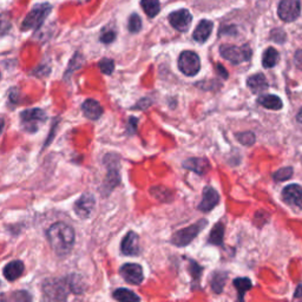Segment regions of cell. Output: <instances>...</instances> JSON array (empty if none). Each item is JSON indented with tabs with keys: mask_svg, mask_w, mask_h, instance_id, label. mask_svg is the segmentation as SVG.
<instances>
[{
	"mask_svg": "<svg viewBox=\"0 0 302 302\" xmlns=\"http://www.w3.org/2000/svg\"><path fill=\"white\" fill-rule=\"evenodd\" d=\"M280 59V54L278 50H275L274 47H268L267 50L263 52V57H262V65L265 69L274 68Z\"/></svg>",
	"mask_w": 302,
	"mask_h": 302,
	"instance_id": "7402d4cb",
	"label": "cell"
},
{
	"mask_svg": "<svg viewBox=\"0 0 302 302\" xmlns=\"http://www.w3.org/2000/svg\"><path fill=\"white\" fill-rule=\"evenodd\" d=\"M183 168L198 175H205L207 172H209L210 164L206 158H188L183 162Z\"/></svg>",
	"mask_w": 302,
	"mask_h": 302,
	"instance_id": "ffe728a7",
	"label": "cell"
},
{
	"mask_svg": "<svg viewBox=\"0 0 302 302\" xmlns=\"http://www.w3.org/2000/svg\"><path fill=\"white\" fill-rule=\"evenodd\" d=\"M52 6L49 3L38 4L32 9L25 19L21 23V31H30V30H37L43 25L44 21L49 16Z\"/></svg>",
	"mask_w": 302,
	"mask_h": 302,
	"instance_id": "3957f363",
	"label": "cell"
},
{
	"mask_svg": "<svg viewBox=\"0 0 302 302\" xmlns=\"http://www.w3.org/2000/svg\"><path fill=\"white\" fill-rule=\"evenodd\" d=\"M215 69H216L217 74L220 75L222 78H223V79H227L228 78V71L225 70V69L223 66H222L221 64H217L216 66H215Z\"/></svg>",
	"mask_w": 302,
	"mask_h": 302,
	"instance_id": "f35d334b",
	"label": "cell"
},
{
	"mask_svg": "<svg viewBox=\"0 0 302 302\" xmlns=\"http://www.w3.org/2000/svg\"><path fill=\"white\" fill-rule=\"evenodd\" d=\"M220 54L225 60L238 65L243 63V61H248L252 58L253 51L249 45H222L220 47Z\"/></svg>",
	"mask_w": 302,
	"mask_h": 302,
	"instance_id": "8992f818",
	"label": "cell"
},
{
	"mask_svg": "<svg viewBox=\"0 0 302 302\" xmlns=\"http://www.w3.org/2000/svg\"><path fill=\"white\" fill-rule=\"evenodd\" d=\"M236 140H238L240 143L242 145H247V147H249V145H253L255 143V135H254L252 131H246V132H240V133H236L235 135Z\"/></svg>",
	"mask_w": 302,
	"mask_h": 302,
	"instance_id": "83f0119b",
	"label": "cell"
},
{
	"mask_svg": "<svg viewBox=\"0 0 302 302\" xmlns=\"http://www.w3.org/2000/svg\"><path fill=\"white\" fill-rule=\"evenodd\" d=\"M271 39L279 44L285 43L286 42V32L281 30V28H275V30L272 31Z\"/></svg>",
	"mask_w": 302,
	"mask_h": 302,
	"instance_id": "e575fe53",
	"label": "cell"
},
{
	"mask_svg": "<svg viewBox=\"0 0 302 302\" xmlns=\"http://www.w3.org/2000/svg\"><path fill=\"white\" fill-rule=\"evenodd\" d=\"M4 125H5V123H4V119L0 118V135H2V132H3Z\"/></svg>",
	"mask_w": 302,
	"mask_h": 302,
	"instance_id": "b9f144b4",
	"label": "cell"
},
{
	"mask_svg": "<svg viewBox=\"0 0 302 302\" xmlns=\"http://www.w3.org/2000/svg\"><path fill=\"white\" fill-rule=\"evenodd\" d=\"M293 173H294L293 168H290V166H286V168L279 169L278 172H275L274 174H273V178H274V181H276V182H283V181L289 180V178L293 176Z\"/></svg>",
	"mask_w": 302,
	"mask_h": 302,
	"instance_id": "f1b7e54d",
	"label": "cell"
},
{
	"mask_svg": "<svg viewBox=\"0 0 302 302\" xmlns=\"http://www.w3.org/2000/svg\"><path fill=\"white\" fill-rule=\"evenodd\" d=\"M0 300H14V301H30L31 296L27 292H16L11 293V296H6L5 294L0 295Z\"/></svg>",
	"mask_w": 302,
	"mask_h": 302,
	"instance_id": "1f68e13d",
	"label": "cell"
},
{
	"mask_svg": "<svg viewBox=\"0 0 302 302\" xmlns=\"http://www.w3.org/2000/svg\"><path fill=\"white\" fill-rule=\"evenodd\" d=\"M257 103H259L261 107L269 109V110H281L283 107L281 98L275 96V94H261V96L257 98Z\"/></svg>",
	"mask_w": 302,
	"mask_h": 302,
	"instance_id": "44dd1931",
	"label": "cell"
},
{
	"mask_svg": "<svg viewBox=\"0 0 302 302\" xmlns=\"http://www.w3.org/2000/svg\"><path fill=\"white\" fill-rule=\"evenodd\" d=\"M94 206H96V199L94 196L90 192H85L76 201L74 206V210L79 218H87L92 214Z\"/></svg>",
	"mask_w": 302,
	"mask_h": 302,
	"instance_id": "8fae6325",
	"label": "cell"
},
{
	"mask_svg": "<svg viewBox=\"0 0 302 302\" xmlns=\"http://www.w3.org/2000/svg\"><path fill=\"white\" fill-rule=\"evenodd\" d=\"M25 271V265L21 261L19 260H14L9 262L4 268V276H5L6 280L9 281H16L17 279H19L21 275L24 274Z\"/></svg>",
	"mask_w": 302,
	"mask_h": 302,
	"instance_id": "ac0fdd59",
	"label": "cell"
},
{
	"mask_svg": "<svg viewBox=\"0 0 302 302\" xmlns=\"http://www.w3.org/2000/svg\"><path fill=\"white\" fill-rule=\"evenodd\" d=\"M232 283H234V287L239 293V300L241 301L245 297L246 293L253 287V283L248 278H238L232 281Z\"/></svg>",
	"mask_w": 302,
	"mask_h": 302,
	"instance_id": "484cf974",
	"label": "cell"
},
{
	"mask_svg": "<svg viewBox=\"0 0 302 302\" xmlns=\"http://www.w3.org/2000/svg\"><path fill=\"white\" fill-rule=\"evenodd\" d=\"M294 63H295L297 69L302 70V50H299L295 52V56H294Z\"/></svg>",
	"mask_w": 302,
	"mask_h": 302,
	"instance_id": "74e56055",
	"label": "cell"
},
{
	"mask_svg": "<svg viewBox=\"0 0 302 302\" xmlns=\"http://www.w3.org/2000/svg\"><path fill=\"white\" fill-rule=\"evenodd\" d=\"M278 13L280 19L290 23L300 17L301 6L299 0H281L279 4Z\"/></svg>",
	"mask_w": 302,
	"mask_h": 302,
	"instance_id": "ba28073f",
	"label": "cell"
},
{
	"mask_svg": "<svg viewBox=\"0 0 302 302\" xmlns=\"http://www.w3.org/2000/svg\"><path fill=\"white\" fill-rule=\"evenodd\" d=\"M51 248L58 256H66L75 245V230L64 222H56L46 231Z\"/></svg>",
	"mask_w": 302,
	"mask_h": 302,
	"instance_id": "6da1fadb",
	"label": "cell"
},
{
	"mask_svg": "<svg viewBox=\"0 0 302 302\" xmlns=\"http://www.w3.org/2000/svg\"><path fill=\"white\" fill-rule=\"evenodd\" d=\"M82 111L85 115V117L91 119V121H97L103 115V108H102L99 102L92 99V98L83 102Z\"/></svg>",
	"mask_w": 302,
	"mask_h": 302,
	"instance_id": "9a60e30c",
	"label": "cell"
},
{
	"mask_svg": "<svg viewBox=\"0 0 302 302\" xmlns=\"http://www.w3.org/2000/svg\"><path fill=\"white\" fill-rule=\"evenodd\" d=\"M296 119H297V122L302 123V109H301V110L299 111V114H297V116H296Z\"/></svg>",
	"mask_w": 302,
	"mask_h": 302,
	"instance_id": "60d3db41",
	"label": "cell"
},
{
	"mask_svg": "<svg viewBox=\"0 0 302 302\" xmlns=\"http://www.w3.org/2000/svg\"><path fill=\"white\" fill-rule=\"evenodd\" d=\"M11 25L10 21L7 20L5 16H0V36H4L7 33V31L10 30Z\"/></svg>",
	"mask_w": 302,
	"mask_h": 302,
	"instance_id": "d590c367",
	"label": "cell"
},
{
	"mask_svg": "<svg viewBox=\"0 0 302 302\" xmlns=\"http://www.w3.org/2000/svg\"><path fill=\"white\" fill-rule=\"evenodd\" d=\"M247 85H248L250 91L255 94L263 93L264 91L269 87L268 81L265 79L264 75H262V74H256V75L250 76V77L247 79Z\"/></svg>",
	"mask_w": 302,
	"mask_h": 302,
	"instance_id": "d6986e66",
	"label": "cell"
},
{
	"mask_svg": "<svg viewBox=\"0 0 302 302\" xmlns=\"http://www.w3.org/2000/svg\"><path fill=\"white\" fill-rule=\"evenodd\" d=\"M119 273L130 285H141L144 280L143 268L138 263H124L119 269Z\"/></svg>",
	"mask_w": 302,
	"mask_h": 302,
	"instance_id": "9c48e42d",
	"label": "cell"
},
{
	"mask_svg": "<svg viewBox=\"0 0 302 302\" xmlns=\"http://www.w3.org/2000/svg\"><path fill=\"white\" fill-rule=\"evenodd\" d=\"M282 199L287 205L295 206L302 209V187L299 184H290L282 190Z\"/></svg>",
	"mask_w": 302,
	"mask_h": 302,
	"instance_id": "7c38bea8",
	"label": "cell"
},
{
	"mask_svg": "<svg viewBox=\"0 0 302 302\" xmlns=\"http://www.w3.org/2000/svg\"><path fill=\"white\" fill-rule=\"evenodd\" d=\"M223 236H224V225L218 222L214 225L213 230L210 231L208 243L215 246H222L223 245Z\"/></svg>",
	"mask_w": 302,
	"mask_h": 302,
	"instance_id": "603a6c76",
	"label": "cell"
},
{
	"mask_svg": "<svg viewBox=\"0 0 302 302\" xmlns=\"http://www.w3.org/2000/svg\"><path fill=\"white\" fill-rule=\"evenodd\" d=\"M213 28H214L213 21L203 19L199 21L197 26H196L194 33H192V38H194V41H196L197 43H206L210 37V35H212Z\"/></svg>",
	"mask_w": 302,
	"mask_h": 302,
	"instance_id": "e0dca14e",
	"label": "cell"
},
{
	"mask_svg": "<svg viewBox=\"0 0 302 302\" xmlns=\"http://www.w3.org/2000/svg\"><path fill=\"white\" fill-rule=\"evenodd\" d=\"M128 28H129V31L131 32V33H137V32L141 31L142 19H141V17L138 16L137 13H132L129 17Z\"/></svg>",
	"mask_w": 302,
	"mask_h": 302,
	"instance_id": "f546056e",
	"label": "cell"
},
{
	"mask_svg": "<svg viewBox=\"0 0 302 302\" xmlns=\"http://www.w3.org/2000/svg\"><path fill=\"white\" fill-rule=\"evenodd\" d=\"M137 125H138V119L136 117H130L129 118V123H128V132L129 135H133L137 130Z\"/></svg>",
	"mask_w": 302,
	"mask_h": 302,
	"instance_id": "8d00e7d4",
	"label": "cell"
},
{
	"mask_svg": "<svg viewBox=\"0 0 302 302\" xmlns=\"http://www.w3.org/2000/svg\"><path fill=\"white\" fill-rule=\"evenodd\" d=\"M178 69L188 77L197 75L201 70V60L198 54L192 51H183L178 58Z\"/></svg>",
	"mask_w": 302,
	"mask_h": 302,
	"instance_id": "52a82bcc",
	"label": "cell"
},
{
	"mask_svg": "<svg viewBox=\"0 0 302 302\" xmlns=\"http://www.w3.org/2000/svg\"><path fill=\"white\" fill-rule=\"evenodd\" d=\"M294 297H295V299H297V297H302V282L300 283L299 287L296 288L295 294H294Z\"/></svg>",
	"mask_w": 302,
	"mask_h": 302,
	"instance_id": "ab89813d",
	"label": "cell"
},
{
	"mask_svg": "<svg viewBox=\"0 0 302 302\" xmlns=\"http://www.w3.org/2000/svg\"><path fill=\"white\" fill-rule=\"evenodd\" d=\"M112 297L117 301L122 302H131V301H140L141 297L136 295L132 290L126 289V288H118L116 289L114 294H112Z\"/></svg>",
	"mask_w": 302,
	"mask_h": 302,
	"instance_id": "cb8c5ba5",
	"label": "cell"
},
{
	"mask_svg": "<svg viewBox=\"0 0 302 302\" xmlns=\"http://www.w3.org/2000/svg\"><path fill=\"white\" fill-rule=\"evenodd\" d=\"M220 202V195L212 187H206L203 190L202 201L198 205V210H201L203 213H208L210 210H213Z\"/></svg>",
	"mask_w": 302,
	"mask_h": 302,
	"instance_id": "4fadbf2b",
	"label": "cell"
},
{
	"mask_svg": "<svg viewBox=\"0 0 302 302\" xmlns=\"http://www.w3.org/2000/svg\"><path fill=\"white\" fill-rule=\"evenodd\" d=\"M169 21L175 30L180 32H187L191 25L192 16L188 10L181 9L174 11V12L169 14Z\"/></svg>",
	"mask_w": 302,
	"mask_h": 302,
	"instance_id": "30bf717a",
	"label": "cell"
},
{
	"mask_svg": "<svg viewBox=\"0 0 302 302\" xmlns=\"http://www.w3.org/2000/svg\"><path fill=\"white\" fill-rule=\"evenodd\" d=\"M107 157L109 158V161L110 162H109V165H108V176L105 178L104 189H107L108 192H110L112 189L119 183V172H117L118 170L117 159H116V162H112L111 155H108Z\"/></svg>",
	"mask_w": 302,
	"mask_h": 302,
	"instance_id": "2e32d148",
	"label": "cell"
},
{
	"mask_svg": "<svg viewBox=\"0 0 302 302\" xmlns=\"http://www.w3.org/2000/svg\"><path fill=\"white\" fill-rule=\"evenodd\" d=\"M190 265H189V272H190V274L192 276V279H194V281L197 282L199 278H201V273H202V267L201 265H198V263H196L195 261L190 260Z\"/></svg>",
	"mask_w": 302,
	"mask_h": 302,
	"instance_id": "836d02e7",
	"label": "cell"
},
{
	"mask_svg": "<svg viewBox=\"0 0 302 302\" xmlns=\"http://www.w3.org/2000/svg\"><path fill=\"white\" fill-rule=\"evenodd\" d=\"M141 5L144 12L147 13V16L150 18L156 17L159 13V11H161L159 0H142Z\"/></svg>",
	"mask_w": 302,
	"mask_h": 302,
	"instance_id": "d4e9b609",
	"label": "cell"
},
{
	"mask_svg": "<svg viewBox=\"0 0 302 302\" xmlns=\"http://www.w3.org/2000/svg\"><path fill=\"white\" fill-rule=\"evenodd\" d=\"M46 114L42 109H28L20 114V123L23 128L28 133H36L41 126L46 122Z\"/></svg>",
	"mask_w": 302,
	"mask_h": 302,
	"instance_id": "5b68a950",
	"label": "cell"
},
{
	"mask_svg": "<svg viewBox=\"0 0 302 302\" xmlns=\"http://www.w3.org/2000/svg\"><path fill=\"white\" fill-rule=\"evenodd\" d=\"M208 221L207 220H199L196 223L189 225L187 228L180 229V230L175 232L172 238V243L177 247H185L189 243H191L196 239L199 232L207 227Z\"/></svg>",
	"mask_w": 302,
	"mask_h": 302,
	"instance_id": "277c9868",
	"label": "cell"
},
{
	"mask_svg": "<svg viewBox=\"0 0 302 302\" xmlns=\"http://www.w3.org/2000/svg\"><path fill=\"white\" fill-rule=\"evenodd\" d=\"M228 279V274L224 272H216L214 273L212 278V289L215 294H221L223 290L224 283Z\"/></svg>",
	"mask_w": 302,
	"mask_h": 302,
	"instance_id": "4316f807",
	"label": "cell"
},
{
	"mask_svg": "<svg viewBox=\"0 0 302 302\" xmlns=\"http://www.w3.org/2000/svg\"><path fill=\"white\" fill-rule=\"evenodd\" d=\"M121 252L123 255L135 256L140 253V243H138V235L133 231H129L124 236L121 243Z\"/></svg>",
	"mask_w": 302,
	"mask_h": 302,
	"instance_id": "5bb4252c",
	"label": "cell"
},
{
	"mask_svg": "<svg viewBox=\"0 0 302 302\" xmlns=\"http://www.w3.org/2000/svg\"><path fill=\"white\" fill-rule=\"evenodd\" d=\"M99 39L102 43L110 44L116 39V32L114 30H111V28H104V30L102 31Z\"/></svg>",
	"mask_w": 302,
	"mask_h": 302,
	"instance_id": "d6a6232c",
	"label": "cell"
},
{
	"mask_svg": "<svg viewBox=\"0 0 302 302\" xmlns=\"http://www.w3.org/2000/svg\"><path fill=\"white\" fill-rule=\"evenodd\" d=\"M68 287H71L75 290V282L72 279H50L44 282V299L46 300H66L69 290Z\"/></svg>",
	"mask_w": 302,
	"mask_h": 302,
	"instance_id": "7a4b0ae2",
	"label": "cell"
},
{
	"mask_svg": "<svg viewBox=\"0 0 302 302\" xmlns=\"http://www.w3.org/2000/svg\"><path fill=\"white\" fill-rule=\"evenodd\" d=\"M98 68L103 72L104 75H111L115 70V61L109 58H103L99 63H98Z\"/></svg>",
	"mask_w": 302,
	"mask_h": 302,
	"instance_id": "4dcf8cb0",
	"label": "cell"
}]
</instances>
